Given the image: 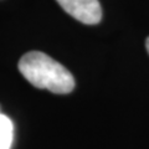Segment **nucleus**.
I'll return each mask as SVG.
<instances>
[{
  "instance_id": "obj_1",
  "label": "nucleus",
  "mask_w": 149,
  "mask_h": 149,
  "mask_svg": "<svg viewBox=\"0 0 149 149\" xmlns=\"http://www.w3.org/2000/svg\"><path fill=\"white\" fill-rule=\"evenodd\" d=\"M19 71L36 88L66 95L74 88V78L66 67L40 51L26 52L19 61Z\"/></svg>"
},
{
  "instance_id": "obj_3",
  "label": "nucleus",
  "mask_w": 149,
  "mask_h": 149,
  "mask_svg": "<svg viewBox=\"0 0 149 149\" xmlns=\"http://www.w3.org/2000/svg\"><path fill=\"white\" fill-rule=\"evenodd\" d=\"M14 125L11 119L0 113V149H10L13 142Z\"/></svg>"
},
{
  "instance_id": "obj_4",
  "label": "nucleus",
  "mask_w": 149,
  "mask_h": 149,
  "mask_svg": "<svg viewBox=\"0 0 149 149\" xmlns=\"http://www.w3.org/2000/svg\"><path fill=\"white\" fill-rule=\"evenodd\" d=\"M146 47H147V51H148V54H149V36H148V39L146 41Z\"/></svg>"
},
{
  "instance_id": "obj_2",
  "label": "nucleus",
  "mask_w": 149,
  "mask_h": 149,
  "mask_svg": "<svg viewBox=\"0 0 149 149\" xmlns=\"http://www.w3.org/2000/svg\"><path fill=\"white\" fill-rule=\"evenodd\" d=\"M68 15L86 25H96L102 19L98 0H56Z\"/></svg>"
}]
</instances>
